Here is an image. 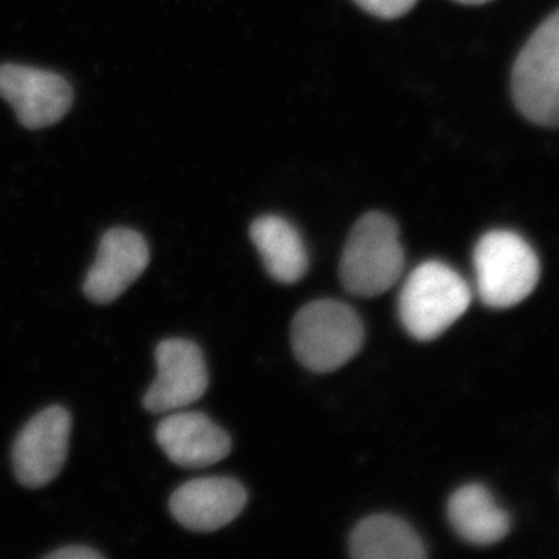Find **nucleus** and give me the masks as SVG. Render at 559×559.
Wrapping results in <instances>:
<instances>
[{"instance_id":"obj_17","label":"nucleus","mask_w":559,"mask_h":559,"mask_svg":"<svg viewBox=\"0 0 559 559\" xmlns=\"http://www.w3.org/2000/svg\"><path fill=\"white\" fill-rule=\"evenodd\" d=\"M459 3H465V5H481V3L491 2V0H455Z\"/></svg>"},{"instance_id":"obj_14","label":"nucleus","mask_w":559,"mask_h":559,"mask_svg":"<svg viewBox=\"0 0 559 559\" xmlns=\"http://www.w3.org/2000/svg\"><path fill=\"white\" fill-rule=\"evenodd\" d=\"M349 551L358 559L426 558L418 533L392 514H374L360 521L349 538Z\"/></svg>"},{"instance_id":"obj_1","label":"nucleus","mask_w":559,"mask_h":559,"mask_svg":"<svg viewBox=\"0 0 559 559\" xmlns=\"http://www.w3.org/2000/svg\"><path fill=\"white\" fill-rule=\"evenodd\" d=\"M404 271V250L395 221L367 213L349 231L341 260V280L353 296L377 297L395 286Z\"/></svg>"},{"instance_id":"obj_7","label":"nucleus","mask_w":559,"mask_h":559,"mask_svg":"<svg viewBox=\"0 0 559 559\" xmlns=\"http://www.w3.org/2000/svg\"><path fill=\"white\" fill-rule=\"evenodd\" d=\"M0 97L13 106L22 127L43 130L69 112L73 91L58 73L9 62L0 66Z\"/></svg>"},{"instance_id":"obj_13","label":"nucleus","mask_w":559,"mask_h":559,"mask_svg":"<svg viewBox=\"0 0 559 559\" xmlns=\"http://www.w3.org/2000/svg\"><path fill=\"white\" fill-rule=\"evenodd\" d=\"M250 240L271 277L280 283L299 282L308 271V253L299 231L280 216H261L250 227Z\"/></svg>"},{"instance_id":"obj_3","label":"nucleus","mask_w":559,"mask_h":559,"mask_svg":"<svg viewBox=\"0 0 559 559\" xmlns=\"http://www.w3.org/2000/svg\"><path fill=\"white\" fill-rule=\"evenodd\" d=\"M290 342L301 366L316 373H330L358 355L364 326L356 311L342 301H312L294 318Z\"/></svg>"},{"instance_id":"obj_8","label":"nucleus","mask_w":559,"mask_h":559,"mask_svg":"<svg viewBox=\"0 0 559 559\" xmlns=\"http://www.w3.org/2000/svg\"><path fill=\"white\" fill-rule=\"evenodd\" d=\"M157 377L143 396L151 414L179 411L202 399L209 388L204 355L194 342L162 341L156 348Z\"/></svg>"},{"instance_id":"obj_16","label":"nucleus","mask_w":559,"mask_h":559,"mask_svg":"<svg viewBox=\"0 0 559 559\" xmlns=\"http://www.w3.org/2000/svg\"><path fill=\"white\" fill-rule=\"evenodd\" d=\"M46 558L50 559H98L103 558L100 551L86 546H69L64 549H58L47 554Z\"/></svg>"},{"instance_id":"obj_11","label":"nucleus","mask_w":559,"mask_h":559,"mask_svg":"<svg viewBox=\"0 0 559 559\" xmlns=\"http://www.w3.org/2000/svg\"><path fill=\"white\" fill-rule=\"evenodd\" d=\"M162 451L183 468H205L230 454L227 432L201 412H178L162 419L156 429Z\"/></svg>"},{"instance_id":"obj_12","label":"nucleus","mask_w":559,"mask_h":559,"mask_svg":"<svg viewBox=\"0 0 559 559\" xmlns=\"http://www.w3.org/2000/svg\"><path fill=\"white\" fill-rule=\"evenodd\" d=\"M448 516L455 532L474 546L499 543L510 530L509 513L479 484L465 485L451 496Z\"/></svg>"},{"instance_id":"obj_10","label":"nucleus","mask_w":559,"mask_h":559,"mask_svg":"<svg viewBox=\"0 0 559 559\" xmlns=\"http://www.w3.org/2000/svg\"><path fill=\"white\" fill-rule=\"evenodd\" d=\"M248 492L231 477H201L180 485L170 499L173 518L191 532H215L240 516Z\"/></svg>"},{"instance_id":"obj_2","label":"nucleus","mask_w":559,"mask_h":559,"mask_svg":"<svg viewBox=\"0 0 559 559\" xmlns=\"http://www.w3.org/2000/svg\"><path fill=\"white\" fill-rule=\"evenodd\" d=\"M471 304L465 278L440 261H426L412 271L400 296V319L418 341L441 336Z\"/></svg>"},{"instance_id":"obj_9","label":"nucleus","mask_w":559,"mask_h":559,"mask_svg":"<svg viewBox=\"0 0 559 559\" xmlns=\"http://www.w3.org/2000/svg\"><path fill=\"white\" fill-rule=\"evenodd\" d=\"M150 246L138 230L112 227L103 235L97 259L87 271L83 290L97 305L119 299L150 264Z\"/></svg>"},{"instance_id":"obj_15","label":"nucleus","mask_w":559,"mask_h":559,"mask_svg":"<svg viewBox=\"0 0 559 559\" xmlns=\"http://www.w3.org/2000/svg\"><path fill=\"white\" fill-rule=\"evenodd\" d=\"M360 9L381 20H396L409 13L418 0H355Z\"/></svg>"},{"instance_id":"obj_5","label":"nucleus","mask_w":559,"mask_h":559,"mask_svg":"<svg viewBox=\"0 0 559 559\" xmlns=\"http://www.w3.org/2000/svg\"><path fill=\"white\" fill-rule=\"evenodd\" d=\"M511 87L525 119L559 128V10L539 25L521 50Z\"/></svg>"},{"instance_id":"obj_4","label":"nucleus","mask_w":559,"mask_h":559,"mask_svg":"<svg viewBox=\"0 0 559 559\" xmlns=\"http://www.w3.org/2000/svg\"><path fill=\"white\" fill-rule=\"evenodd\" d=\"M474 267L480 299L489 308L516 307L538 285V257L514 231L485 234L474 249Z\"/></svg>"},{"instance_id":"obj_6","label":"nucleus","mask_w":559,"mask_h":559,"mask_svg":"<svg viewBox=\"0 0 559 559\" xmlns=\"http://www.w3.org/2000/svg\"><path fill=\"white\" fill-rule=\"evenodd\" d=\"M72 417L61 406L40 411L13 444L14 476L22 487L43 488L60 476L68 459Z\"/></svg>"}]
</instances>
